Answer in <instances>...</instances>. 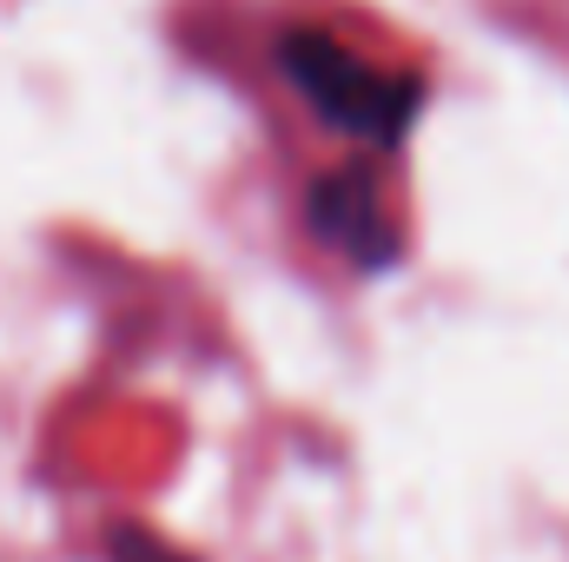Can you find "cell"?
Instances as JSON below:
<instances>
[{"instance_id":"cell-1","label":"cell","mask_w":569,"mask_h":562,"mask_svg":"<svg viewBox=\"0 0 569 562\" xmlns=\"http://www.w3.org/2000/svg\"><path fill=\"white\" fill-rule=\"evenodd\" d=\"M279 67L325 127H338L358 145H378V152L405 140L418 107H425L418 73H391V67L365 60L358 47H345L325 27H291L279 47Z\"/></svg>"},{"instance_id":"cell-2","label":"cell","mask_w":569,"mask_h":562,"mask_svg":"<svg viewBox=\"0 0 569 562\" xmlns=\"http://www.w3.org/2000/svg\"><path fill=\"white\" fill-rule=\"evenodd\" d=\"M311 232L331 245V252H345L351 265H365V272H385V265H398V219H391V205H385V185L365 172V165H338V172H325L318 185H311Z\"/></svg>"},{"instance_id":"cell-3","label":"cell","mask_w":569,"mask_h":562,"mask_svg":"<svg viewBox=\"0 0 569 562\" xmlns=\"http://www.w3.org/2000/svg\"><path fill=\"white\" fill-rule=\"evenodd\" d=\"M113 562H186V556H172L159 536H140V530H127V536L113 543Z\"/></svg>"}]
</instances>
